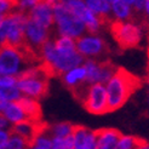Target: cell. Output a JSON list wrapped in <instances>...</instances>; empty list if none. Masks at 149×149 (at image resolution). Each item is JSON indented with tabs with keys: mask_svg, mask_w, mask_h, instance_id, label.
<instances>
[{
	"mask_svg": "<svg viewBox=\"0 0 149 149\" xmlns=\"http://www.w3.org/2000/svg\"><path fill=\"white\" fill-rule=\"evenodd\" d=\"M143 80L123 67H118L115 74L107 83L109 113L121 108L129 98L142 86Z\"/></svg>",
	"mask_w": 149,
	"mask_h": 149,
	"instance_id": "obj_1",
	"label": "cell"
},
{
	"mask_svg": "<svg viewBox=\"0 0 149 149\" xmlns=\"http://www.w3.org/2000/svg\"><path fill=\"white\" fill-rule=\"evenodd\" d=\"M41 63L46 68L50 78L62 77L68 72L85 62V57L78 50L62 51L55 47L54 39L45 42L40 51Z\"/></svg>",
	"mask_w": 149,
	"mask_h": 149,
	"instance_id": "obj_2",
	"label": "cell"
},
{
	"mask_svg": "<svg viewBox=\"0 0 149 149\" xmlns=\"http://www.w3.org/2000/svg\"><path fill=\"white\" fill-rule=\"evenodd\" d=\"M109 32L120 50L136 49L143 39V28L132 21L114 19L109 24Z\"/></svg>",
	"mask_w": 149,
	"mask_h": 149,
	"instance_id": "obj_3",
	"label": "cell"
},
{
	"mask_svg": "<svg viewBox=\"0 0 149 149\" xmlns=\"http://www.w3.org/2000/svg\"><path fill=\"white\" fill-rule=\"evenodd\" d=\"M54 6L55 15V26L59 35L70 36L73 39H78L84 35L86 27L77 15H74L63 3H57Z\"/></svg>",
	"mask_w": 149,
	"mask_h": 149,
	"instance_id": "obj_4",
	"label": "cell"
},
{
	"mask_svg": "<svg viewBox=\"0 0 149 149\" xmlns=\"http://www.w3.org/2000/svg\"><path fill=\"white\" fill-rule=\"evenodd\" d=\"M32 67L27 58L17 47L10 45L0 46V75L17 77L24 69Z\"/></svg>",
	"mask_w": 149,
	"mask_h": 149,
	"instance_id": "obj_5",
	"label": "cell"
},
{
	"mask_svg": "<svg viewBox=\"0 0 149 149\" xmlns=\"http://www.w3.org/2000/svg\"><path fill=\"white\" fill-rule=\"evenodd\" d=\"M77 50L85 58L95 59V61H106L109 54V46L100 36L95 34L81 35L75 40Z\"/></svg>",
	"mask_w": 149,
	"mask_h": 149,
	"instance_id": "obj_6",
	"label": "cell"
},
{
	"mask_svg": "<svg viewBox=\"0 0 149 149\" xmlns=\"http://www.w3.org/2000/svg\"><path fill=\"white\" fill-rule=\"evenodd\" d=\"M84 108L93 115H103L109 113L108 107V93L104 84L97 83L88 86L87 91L81 100Z\"/></svg>",
	"mask_w": 149,
	"mask_h": 149,
	"instance_id": "obj_7",
	"label": "cell"
},
{
	"mask_svg": "<svg viewBox=\"0 0 149 149\" xmlns=\"http://www.w3.org/2000/svg\"><path fill=\"white\" fill-rule=\"evenodd\" d=\"M49 80L45 77H17V87L23 96L40 100L49 93Z\"/></svg>",
	"mask_w": 149,
	"mask_h": 149,
	"instance_id": "obj_8",
	"label": "cell"
},
{
	"mask_svg": "<svg viewBox=\"0 0 149 149\" xmlns=\"http://www.w3.org/2000/svg\"><path fill=\"white\" fill-rule=\"evenodd\" d=\"M24 35L26 41L36 54L40 55L41 47L45 45V42L51 39V31L45 27L36 23L34 19L27 16L26 26H24ZM41 57V56H40Z\"/></svg>",
	"mask_w": 149,
	"mask_h": 149,
	"instance_id": "obj_9",
	"label": "cell"
},
{
	"mask_svg": "<svg viewBox=\"0 0 149 149\" xmlns=\"http://www.w3.org/2000/svg\"><path fill=\"white\" fill-rule=\"evenodd\" d=\"M28 16L34 19L36 23L45 27L47 29H52L55 26V15H54V6L49 3L40 1L34 9L28 13Z\"/></svg>",
	"mask_w": 149,
	"mask_h": 149,
	"instance_id": "obj_10",
	"label": "cell"
},
{
	"mask_svg": "<svg viewBox=\"0 0 149 149\" xmlns=\"http://www.w3.org/2000/svg\"><path fill=\"white\" fill-rule=\"evenodd\" d=\"M73 138L74 149H97L96 132L88 130L85 126L74 125Z\"/></svg>",
	"mask_w": 149,
	"mask_h": 149,
	"instance_id": "obj_11",
	"label": "cell"
},
{
	"mask_svg": "<svg viewBox=\"0 0 149 149\" xmlns=\"http://www.w3.org/2000/svg\"><path fill=\"white\" fill-rule=\"evenodd\" d=\"M97 149H119L118 144L123 133L116 129H100L96 130Z\"/></svg>",
	"mask_w": 149,
	"mask_h": 149,
	"instance_id": "obj_12",
	"label": "cell"
},
{
	"mask_svg": "<svg viewBox=\"0 0 149 149\" xmlns=\"http://www.w3.org/2000/svg\"><path fill=\"white\" fill-rule=\"evenodd\" d=\"M86 6L90 9L93 13H96L100 17L102 26H107L111 23V21L115 18L110 16L111 13V5L108 0H85Z\"/></svg>",
	"mask_w": 149,
	"mask_h": 149,
	"instance_id": "obj_13",
	"label": "cell"
},
{
	"mask_svg": "<svg viewBox=\"0 0 149 149\" xmlns=\"http://www.w3.org/2000/svg\"><path fill=\"white\" fill-rule=\"evenodd\" d=\"M18 104L22 107V109L24 110L26 116L28 120L32 121H41V107L38 102V100L28 97V96H23L19 100H17Z\"/></svg>",
	"mask_w": 149,
	"mask_h": 149,
	"instance_id": "obj_14",
	"label": "cell"
},
{
	"mask_svg": "<svg viewBox=\"0 0 149 149\" xmlns=\"http://www.w3.org/2000/svg\"><path fill=\"white\" fill-rule=\"evenodd\" d=\"M1 114L10 121L11 125H15V124H17V123L23 121V120H28L27 116H26L24 110L22 109V107L18 104L17 101H13V102H9V103H7Z\"/></svg>",
	"mask_w": 149,
	"mask_h": 149,
	"instance_id": "obj_15",
	"label": "cell"
},
{
	"mask_svg": "<svg viewBox=\"0 0 149 149\" xmlns=\"http://www.w3.org/2000/svg\"><path fill=\"white\" fill-rule=\"evenodd\" d=\"M111 5V13L115 19L119 21H131L133 17V9L132 6L125 3L124 0H115L110 4Z\"/></svg>",
	"mask_w": 149,
	"mask_h": 149,
	"instance_id": "obj_16",
	"label": "cell"
},
{
	"mask_svg": "<svg viewBox=\"0 0 149 149\" xmlns=\"http://www.w3.org/2000/svg\"><path fill=\"white\" fill-rule=\"evenodd\" d=\"M47 131L51 137H68L73 135L74 125L70 123H57L49 126Z\"/></svg>",
	"mask_w": 149,
	"mask_h": 149,
	"instance_id": "obj_17",
	"label": "cell"
},
{
	"mask_svg": "<svg viewBox=\"0 0 149 149\" xmlns=\"http://www.w3.org/2000/svg\"><path fill=\"white\" fill-rule=\"evenodd\" d=\"M29 148H31V142H28L26 138L21 137L17 133H13L10 131V137L3 149H29Z\"/></svg>",
	"mask_w": 149,
	"mask_h": 149,
	"instance_id": "obj_18",
	"label": "cell"
},
{
	"mask_svg": "<svg viewBox=\"0 0 149 149\" xmlns=\"http://www.w3.org/2000/svg\"><path fill=\"white\" fill-rule=\"evenodd\" d=\"M51 148H52V137L49 133V131L46 130L42 133H40V135L33 141L29 149H51Z\"/></svg>",
	"mask_w": 149,
	"mask_h": 149,
	"instance_id": "obj_19",
	"label": "cell"
},
{
	"mask_svg": "<svg viewBox=\"0 0 149 149\" xmlns=\"http://www.w3.org/2000/svg\"><path fill=\"white\" fill-rule=\"evenodd\" d=\"M51 149H74L73 135L68 137H52Z\"/></svg>",
	"mask_w": 149,
	"mask_h": 149,
	"instance_id": "obj_20",
	"label": "cell"
},
{
	"mask_svg": "<svg viewBox=\"0 0 149 149\" xmlns=\"http://www.w3.org/2000/svg\"><path fill=\"white\" fill-rule=\"evenodd\" d=\"M139 137L135 136H121L120 141H119V149H137L138 143H139Z\"/></svg>",
	"mask_w": 149,
	"mask_h": 149,
	"instance_id": "obj_21",
	"label": "cell"
},
{
	"mask_svg": "<svg viewBox=\"0 0 149 149\" xmlns=\"http://www.w3.org/2000/svg\"><path fill=\"white\" fill-rule=\"evenodd\" d=\"M40 1H41V0H18L16 10L28 15Z\"/></svg>",
	"mask_w": 149,
	"mask_h": 149,
	"instance_id": "obj_22",
	"label": "cell"
},
{
	"mask_svg": "<svg viewBox=\"0 0 149 149\" xmlns=\"http://www.w3.org/2000/svg\"><path fill=\"white\" fill-rule=\"evenodd\" d=\"M17 86V77L12 75H3L0 77V88Z\"/></svg>",
	"mask_w": 149,
	"mask_h": 149,
	"instance_id": "obj_23",
	"label": "cell"
},
{
	"mask_svg": "<svg viewBox=\"0 0 149 149\" xmlns=\"http://www.w3.org/2000/svg\"><path fill=\"white\" fill-rule=\"evenodd\" d=\"M17 4L11 3V1H6V0H0V16H5V15L10 13L16 9Z\"/></svg>",
	"mask_w": 149,
	"mask_h": 149,
	"instance_id": "obj_24",
	"label": "cell"
},
{
	"mask_svg": "<svg viewBox=\"0 0 149 149\" xmlns=\"http://www.w3.org/2000/svg\"><path fill=\"white\" fill-rule=\"evenodd\" d=\"M10 137V131L9 130H0V149H3L6 144L7 139Z\"/></svg>",
	"mask_w": 149,
	"mask_h": 149,
	"instance_id": "obj_25",
	"label": "cell"
},
{
	"mask_svg": "<svg viewBox=\"0 0 149 149\" xmlns=\"http://www.w3.org/2000/svg\"><path fill=\"white\" fill-rule=\"evenodd\" d=\"M7 103H9V101H6V98L3 96V93L0 92V113H3V110L5 109Z\"/></svg>",
	"mask_w": 149,
	"mask_h": 149,
	"instance_id": "obj_26",
	"label": "cell"
},
{
	"mask_svg": "<svg viewBox=\"0 0 149 149\" xmlns=\"http://www.w3.org/2000/svg\"><path fill=\"white\" fill-rule=\"evenodd\" d=\"M137 149H149V143L147 142L146 139H142V138H141Z\"/></svg>",
	"mask_w": 149,
	"mask_h": 149,
	"instance_id": "obj_27",
	"label": "cell"
},
{
	"mask_svg": "<svg viewBox=\"0 0 149 149\" xmlns=\"http://www.w3.org/2000/svg\"><path fill=\"white\" fill-rule=\"evenodd\" d=\"M41 1H45V3H49L51 5H55L56 3H58V0H41Z\"/></svg>",
	"mask_w": 149,
	"mask_h": 149,
	"instance_id": "obj_28",
	"label": "cell"
},
{
	"mask_svg": "<svg viewBox=\"0 0 149 149\" xmlns=\"http://www.w3.org/2000/svg\"><path fill=\"white\" fill-rule=\"evenodd\" d=\"M144 81L149 85V67H148V70H147V75H146V78H144Z\"/></svg>",
	"mask_w": 149,
	"mask_h": 149,
	"instance_id": "obj_29",
	"label": "cell"
},
{
	"mask_svg": "<svg viewBox=\"0 0 149 149\" xmlns=\"http://www.w3.org/2000/svg\"><path fill=\"white\" fill-rule=\"evenodd\" d=\"M6 1H11V3H15V4H17V3H18V0H6Z\"/></svg>",
	"mask_w": 149,
	"mask_h": 149,
	"instance_id": "obj_30",
	"label": "cell"
},
{
	"mask_svg": "<svg viewBox=\"0 0 149 149\" xmlns=\"http://www.w3.org/2000/svg\"><path fill=\"white\" fill-rule=\"evenodd\" d=\"M3 18H4V16H0V23H1V21H3Z\"/></svg>",
	"mask_w": 149,
	"mask_h": 149,
	"instance_id": "obj_31",
	"label": "cell"
}]
</instances>
